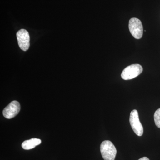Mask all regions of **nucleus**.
Returning <instances> with one entry per match:
<instances>
[{
  "mask_svg": "<svg viewBox=\"0 0 160 160\" xmlns=\"http://www.w3.org/2000/svg\"><path fill=\"white\" fill-rule=\"evenodd\" d=\"M100 151L104 160H115L117 149L113 143L110 141H103L100 146Z\"/></svg>",
  "mask_w": 160,
  "mask_h": 160,
  "instance_id": "f257e3e1",
  "label": "nucleus"
},
{
  "mask_svg": "<svg viewBox=\"0 0 160 160\" xmlns=\"http://www.w3.org/2000/svg\"><path fill=\"white\" fill-rule=\"evenodd\" d=\"M142 71V67L139 64H132L123 70L121 77L125 80L132 79L139 75Z\"/></svg>",
  "mask_w": 160,
  "mask_h": 160,
  "instance_id": "f03ea898",
  "label": "nucleus"
},
{
  "mask_svg": "<svg viewBox=\"0 0 160 160\" xmlns=\"http://www.w3.org/2000/svg\"><path fill=\"white\" fill-rule=\"evenodd\" d=\"M129 28L132 35L137 39L142 38L143 33V27L142 22L137 18H132L129 20Z\"/></svg>",
  "mask_w": 160,
  "mask_h": 160,
  "instance_id": "7ed1b4c3",
  "label": "nucleus"
},
{
  "mask_svg": "<svg viewBox=\"0 0 160 160\" xmlns=\"http://www.w3.org/2000/svg\"><path fill=\"white\" fill-rule=\"evenodd\" d=\"M129 122L135 133L138 136H142L144 131L143 127L139 118L138 112L136 109H133L130 113Z\"/></svg>",
  "mask_w": 160,
  "mask_h": 160,
  "instance_id": "20e7f679",
  "label": "nucleus"
},
{
  "mask_svg": "<svg viewBox=\"0 0 160 160\" xmlns=\"http://www.w3.org/2000/svg\"><path fill=\"white\" fill-rule=\"evenodd\" d=\"M17 37L19 46L23 51H27L30 46V38L28 32L22 29L18 32Z\"/></svg>",
  "mask_w": 160,
  "mask_h": 160,
  "instance_id": "39448f33",
  "label": "nucleus"
},
{
  "mask_svg": "<svg viewBox=\"0 0 160 160\" xmlns=\"http://www.w3.org/2000/svg\"><path fill=\"white\" fill-rule=\"evenodd\" d=\"M20 109L19 102L17 101H12L3 110V116L7 119L12 118L18 114Z\"/></svg>",
  "mask_w": 160,
  "mask_h": 160,
  "instance_id": "423d86ee",
  "label": "nucleus"
},
{
  "mask_svg": "<svg viewBox=\"0 0 160 160\" xmlns=\"http://www.w3.org/2000/svg\"><path fill=\"white\" fill-rule=\"evenodd\" d=\"M41 143H42V141L40 139L33 138L23 142L22 143V146L23 149L29 150V149H33L36 146L40 145Z\"/></svg>",
  "mask_w": 160,
  "mask_h": 160,
  "instance_id": "0eeeda50",
  "label": "nucleus"
},
{
  "mask_svg": "<svg viewBox=\"0 0 160 160\" xmlns=\"http://www.w3.org/2000/svg\"><path fill=\"white\" fill-rule=\"evenodd\" d=\"M154 120L156 126L160 128V108L157 110L154 114Z\"/></svg>",
  "mask_w": 160,
  "mask_h": 160,
  "instance_id": "6e6552de",
  "label": "nucleus"
},
{
  "mask_svg": "<svg viewBox=\"0 0 160 160\" xmlns=\"http://www.w3.org/2000/svg\"><path fill=\"white\" fill-rule=\"evenodd\" d=\"M138 160H149V159L148 158L144 157H143L139 159Z\"/></svg>",
  "mask_w": 160,
  "mask_h": 160,
  "instance_id": "1a4fd4ad",
  "label": "nucleus"
}]
</instances>
